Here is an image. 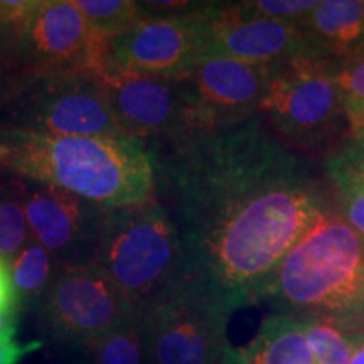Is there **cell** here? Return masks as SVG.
I'll return each instance as SVG.
<instances>
[{"label": "cell", "instance_id": "cell-1", "mask_svg": "<svg viewBox=\"0 0 364 364\" xmlns=\"http://www.w3.org/2000/svg\"><path fill=\"white\" fill-rule=\"evenodd\" d=\"M166 174L182 273L230 314L267 299L285 255L329 208L314 172L260 115L176 142Z\"/></svg>", "mask_w": 364, "mask_h": 364}, {"label": "cell", "instance_id": "cell-2", "mask_svg": "<svg viewBox=\"0 0 364 364\" xmlns=\"http://www.w3.org/2000/svg\"><path fill=\"white\" fill-rule=\"evenodd\" d=\"M0 169L56 186L108 209L152 198L156 161L139 139L59 136L31 129L0 130Z\"/></svg>", "mask_w": 364, "mask_h": 364}, {"label": "cell", "instance_id": "cell-3", "mask_svg": "<svg viewBox=\"0 0 364 364\" xmlns=\"http://www.w3.org/2000/svg\"><path fill=\"white\" fill-rule=\"evenodd\" d=\"M267 299L299 321H338L364 309V240L327 208L289 250Z\"/></svg>", "mask_w": 364, "mask_h": 364}, {"label": "cell", "instance_id": "cell-4", "mask_svg": "<svg viewBox=\"0 0 364 364\" xmlns=\"http://www.w3.org/2000/svg\"><path fill=\"white\" fill-rule=\"evenodd\" d=\"M93 265L140 318L182 275L179 231L157 199L108 209Z\"/></svg>", "mask_w": 364, "mask_h": 364}, {"label": "cell", "instance_id": "cell-5", "mask_svg": "<svg viewBox=\"0 0 364 364\" xmlns=\"http://www.w3.org/2000/svg\"><path fill=\"white\" fill-rule=\"evenodd\" d=\"M260 113L295 147L314 152L338 140L348 125L344 98L331 76V59L306 54L273 70Z\"/></svg>", "mask_w": 364, "mask_h": 364}, {"label": "cell", "instance_id": "cell-6", "mask_svg": "<svg viewBox=\"0 0 364 364\" xmlns=\"http://www.w3.org/2000/svg\"><path fill=\"white\" fill-rule=\"evenodd\" d=\"M230 311L184 273L140 317L150 364H220Z\"/></svg>", "mask_w": 364, "mask_h": 364}, {"label": "cell", "instance_id": "cell-7", "mask_svg": "<svg viewBox=\"0 0 364 364\" xmlns=\"http://www.w3.org/2000/svg\"><path fill=\"white\" fill-rule=\"evenodd\" d=\"M134 318L124 295L93 263L65 267L43 302V321L49 334L83 348Z\"/></svg>", "mask_w": 364, "mask_h": 364}, {"label": "cell", "instance_id": "cell-8", "mask_svg": "<svg viewBox=\"0 0 364 364\" xmlns=\"http://www.w3.org/2000/svg\"><path fill=\"white\" fill-rule=\"evenodd\" d=\"M209 7L145 17L108 43L107 73L181 78L208 54Z\"/></svg>", "mask_w": 364, "mask_h": 364}, {"label": "cell", "instance_id": "cell-9", "mask_svg": "<svg viewBox=\"0 0 364 364\" xmlns=\"http://www.w3.org/2000/svg\"><path fill=\"white\" fill-rule=\"evenodd\" d=\"M19 41L39 76L98 78L107 73L110 39L91 29L75 0L41 4Z\"/></svg>", "mask_w": 364, "mask_h": 364}, {"label": "cell", "instance_id": "cell-10", "mask_svg": "<svg viewBox=\"0 0 364 364\" xmlns=\"http://www.w3.org/2000/svg\"><path fill=\"white\" fill-rule=\"evenodd\" d=\"M277 66L206 54L181 76L188 88L193 135L228 129L260 113Z\"/></svg>", "mask_w": 364, "mask_h": 364}, {"label": "cell", "instance_id": "cell-11", "mask_svg": "<svg viewBox=\"0 0 364 364\" xmlns=\"http://www.w3.org/2000/svg\"><path fill=\"white\" fill-rule=\"evenodd\" d=\"M125 135L134 139L166 136L172 142L193 136V117L182 78L105 73L95 78Z\"/></svg>", "mask_w": 364, "mask_h": 364}, {"label": "cell", "instance_id": "cell-12", "mask_svg": "<svg viewBox=\"0 0 364 364\" xmlns=\"http://www.w3.org/2000/svg\"><path fill=\"white\" fill-rule=\"evenodd\" d=\"M311 53V43L299 22L250 17L238 4L209 7L208 54L250 65L282 66Z\"/></svg>", "mask_w": 364, "mask_h": 364}, {"label": "cell", "instance_id": "cell-13", "mask_svg": "<svg viewBox=\"0 0 364 364\" xmlns=\"http://www.w3.org/2000/svg\"><path fill=\"white\" fill-rule=\"evenodd\" d=\"M31 122V130L59 136L125 135L102 86L88 76L51 80L34 103Z\"/></svg>", "mask_w": 364, "mask_h": 364}, {"label": "cell", "instance_id": "cell-14", "mask_svg": "<svg viewBox=\"0 0 364 364\" xmlns=\"http://www.w3.org/2000/svg\"><path fill=\"white\" fill-rule=\"evenodd\" d=\"M312 51L343 59L364 49V0H324L299 21Z\"/></svg>", "mask_w": 364, "mask_h": 364}, {"label": "cell", "instance_id": "cell-15", "mask_svg": "<svg viewBox=\"0 0 364 364\" xmlns=\"http://www.w3.org/2000/svg\"><path fill=\"white\" fill-rule=\"evenodd\" d=\"M24 216L41 247L61 250L76 238L83 215L78 196L56 186H46L27 199Z\"/></svg>", "mask_w": 364, "mask_h": 364}, {"label": "cell", "instance_id": "cell-16", "mask_svg": "<svg viewBox=\"0 0 364 364\" xmlns=\"http://www.w3.org/2000/svg\"><path fill=\"white\" fill-rule=\"evenodd\" d=\"M245 351L253 364H317L304 321L285 314L268 316Z\"/></svg>", "mask_w": 364, "mask_h": 364}, {"label": "cell", "instance_id": "cell-17", "mask_svg": "<svg viewBox=\"0 0 364 364\" xmlns=\"http://www.w3.org/2000/svg\"><path fill=\"white\" fill-rule=\"evenodd\" d=\"M93 364H144L149 359L147 341L140 318L86 346Z\"/></svg>", "mask_w": 364, "mask_h": 364}, {"label": "cell", "instance_id": "cell-18", "mask_svg": "<svg viewBox=\"0 0 364 364\" xmlns=\"http://www.w3.org/2000/svg\"><path fill=\"white\" fill-rule=\"evenodd\" d=\"M75 4L91 29L110 41L129 33L147 17L140 4L130 0H75Z\"/></svg>", "mask_w": 364, "mask_h": 364}, {"label": "cell", "instance_id": "cell-19", "mask_svg": "<svg viewBox=\"0 0 364 364\" xmlns=\"http://www.w3.org/2000/svg\"><path fill=\"white\" fill-rule=\"evenodd\" d=\"M326 171L336 188H354L364 193V139L349 135L326 161Z\"/></svg>", "mask_w": 364, "mask_h": 364}, {"label": "cell", "instance_id": "cell-20", "mask_svg": "<svg viewBox=\"0 0 364 364\" xmlns=\"http://www.w3.org/2000/svg\"><path fill=\"white\" fill-rule=\"evenodd\" d=\"M306 334L317 364H348L353 338L332 322L307 321Z\"/></svg>", "mask_w": 364, "mask_h": 364}, {"label": "cell", "instance_id": "cell-21", "mask_svg": "<svg viewBox=\"0 0 364 364\" xmlns=\"http://www.w3.org/2000/svg\"><path fill=\"white\" fill-rule=\"evenodd\" d=\"M51 275V258L48 250L41 245H33L17 255L12 263V284L16 292L27 297L39 295L48 285Z\"/></svg>", "mask_w": 364, "mask_h": 364}, {"label": "cell", "instance_id": "cell-22", "mask_svg": "<svg viewBox=\"0 0 364 364\" xmlns=\"http://www.w3.org/2000/svg\"><path fill=\"white\" fill-rule=\"evenodd\" d=\"M331 76L344 98V107L364 105V49L353 56L331 59Z\"/></svg>", "mask_w": 364, "mask_h": 364}, {"label": "cell", "instance_id": "cell-23", "mask_svg": "<svg viewBox=\"0 0 364 364\" xmlns=\"http://www.w3.org/2000/svg\"><path fill=\"white\" fill-rule=\"evenodd\" d=\"M317 6L316 0H252L238 2L240 11L260 19L299 22Z\"/></svg>", "mask_w": 364, "mask_h": 364}, {"label": "cell", "instance_id": "cell-24", "mask_svg": "<svg viewBox=\"0 0 364 364\" xmlns=\"http://www.w3.org/2000/svg\"><path fill=\"white\" fill-rule=\"evenodd\" d=\"M27 236L24 211L17 203L0 199V255L9 257L22 247Z\"/></svg>", "mask_w": 364, "mask_h": 364}, {"label": "cell", "instance_id": "cell-25", "mask_svg": "<svg viewBox=\"0 0 364 364\" xmlns=\"http://www.w3.org/2000/svg\"><path fill=\"white\" fill-rule=\"evenodd\" d=\"M341 213L346 221L364 240V193L354 188H338Z\"/></svg>", "mask_w": 364, "mask_h": 364}, {"label": "cell", "instance_id": "cell-26", "mask_svg": "<svg viewBox=\"0 0 364 364\" xmlns=\"http://www.w3.org/2000/svg\"><path fill=\"white\" fill-rule=\"evenodd\" d=\"M43 348L41 341L21 344L14 339H0V364H19L27 354L39 351Z\"/></svg>", "mask_w": 364, "mask_h": 364}, {"label": "cell", "instance_id": "cell-27", "mask_svg": "<svg viewBox=\"0 0 364 364\" xmlns=\"http://www.w3.org/2000/svg\"><path fill=\"white\" fill-rule=\"evenodd\" d=\"M17 297L16 287L12 284V277L9 273L6 263L0 260V311H7V309H17Z\"/></svg>", "mask_w": 364, "mask_h": 364}, {"label": "cell", "instance_id": "cell-28", "mask_svg": "<svg viewBox=\"0 0 364 364\" xmlns=\"http://www.w3.org/2000/svg\"><path fill=\"white\" fill-rule=\"evenodd\" d=\"M341 327L344 332L351 336H364V309L356 314H351V316L341 317L338 321H327Z\"/></svg>", "mask_w": 364, "mask_h": 364}, {"label": "cell", "instance_id": "cell-29", "mask_svg": "<svg viewBox=\"0 0 364 364\" xmlns=\"http://www.w3.org/2000/svg\"><path fill=\"white\" fill-rule=\"evenodd\" d=\"M17 331V309L0 311V339H12Z\"/></svg>", "mask_w": 364, "mask_h": 364}, {"label": "cell", "instance_id": "cell-30", "mask_svg": "<svg viewBox=\"0 0 364 364\" xmlns=\"http://www.w3.org/2000/svg\"><path fill=\"white\" fill-rule=\"evenodd\" d=\"M346 117H348L349 124V135L364 139V105L363 107L348 108L346 110Z\"/></svg>", "mask_w": 364, "mask_h": 364}, {"label": "cell", "instance_id": "cell-31", "mask_svg": "<svg viewBox=\"0 0 364 364\" xmlns=\"http://www.w3.org/2000/svg\"><path fill=\"white\" fill-rule=\"evenodd\" d=\"M220 364H253L252 359L248 358V354L245 349L241 348H228L225 356L221 358Z\"/></svg>", "mask_w": 364, "mask_h": 364}, {"label": "cell", "instance_id": "cell-32", "mask_svg": "<svg viewBox=\"0 0 364 364\" xmlns=\"http://www.w3.org/2000/svg\"><path fill=\"white\" fill-rule=\"evenodd\" d=\"M351 338H353V353L348 364H364V336H351Z\"/></svg>", "mask_w": 364, "mask_h": 364}, {"label": "cell", "instance_id": "cell-33", "mask_svg": "<svg viewBox=\"0 0 364 364\" xmlns=\"http://www.w3.org/2000/svg\"><path fill=\"white\" fill-rule=\"evenodd\" d=\"M0 29H2V24H0Z\"/></svg>", "mask_w": 364, "mask_h": 364}]
</instances>
